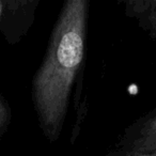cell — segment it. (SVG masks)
I'll list each match as a JSON object with an SVG mask.
<instances>
[{
	"label": "cell",
	"mask_w": 156,
	"mask_h": 156,
	"mask_svg": "<svg viewBox=\"0 0 156 156\" xmlns=\"http://www.w3.org/2000/svg\"><path fill=\"white\" fill-rule=\"evenodd\" d=\"M89 2L69 0L51 32L48 49L32 81V101L45 137L54 142L63 129L72 87L85 57Z\"/></svg>",
	"instance_id": "obj_1"
},
{
	"label": "cell",
	"mask_w": 156,
	"mask_h": 156,
	"mask_svg": "<svg viewBox=\"0 0 156 156\" xmlns=\"http://www.w3.org/2000/svg\"><path fill=\"white\" fill-rule=\"evenodd\" d=\"M37 5L35 0L0 1V33L5 41L17 43L26 34L33 24Z\"/></svg>",
	"instance_id": "obj_2"
},
{
	"label": "cell",
	"mask_w": 156,
	"mask_h": 156,
	"mask_svg": "<svg viewBox=\"0 0 156 156\" xmlns=\"http://www.w3.org/2000/svg\"><path fill=\"white\" fill-rule=\"evenodd\" d=\"M123 5L126 15L156 39V0H128Z\"/></svg>",
	"instance_id": "obj_3"
},
{
	"label": "cell",
	"mask_w": 156,
	"mask_h": 156,
	"mask_svg": "<svg viewBox=\"0 0 156 156\" xmlns=\"http://www.w3.org/2000/svg\"><path fill=\"white\" fill-rule=\"evenodd\" d=\"M133 153H151L156 151V115L147 119L139 127L132 142Z\"/></svg>",
	"instance_id": "obj_4"
},
{
	"label": "cell",
	"mask_w": 156,
	"mask_h": 156,
	"mask_svg": "<svg viewBox=\"0 0 156 156\" xmlns=\"http://www.w3.org/2000/svg\"><path fill=\"white\" fill-rule=\"evenodd\" d=\"M9 110L7 108V105L3 103L2 98L0 96V130L3 128V126L9 121Z\"/></svg>",
	"instance_id": "obj_5"
},
{
	"label": "cell",
	"mask_w": 156,
	"mask_h": 156,
	"mask_svg": "<svg viewBox=\"0 0 156 156\" xmlns=\"http://www.w3.org/2000/svg\"><path fill=\"white\" fill-rule=\"evenodd\" d=\"M129 156H156V151L151 153H133Z\"/></svg>",
	"instance_id": "obj_6"
}]
</instances>
